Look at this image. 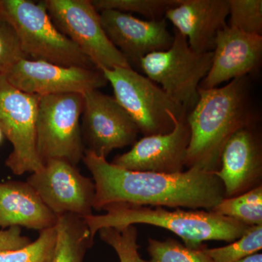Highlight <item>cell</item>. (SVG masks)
Returning <instances> with one entry per match:
<instances>
[{
	"mask_svg": "<svg viewBox=\"0 0 262 262\" xmlns=\"http://www.w3.org/2000/svg\"><path fill=\"white\" fill-rule=\"evenodd\" d=\"M27 182L58 216L72 214L85 219L94 214V182L69 162L48 160L31 173Z\"/></svg>",
	"mask_w": 262,
	"mask_h": 262,
	"instance_id": "30bf717a",
	"label": "cell"
},
{
	"mask_svg": "<svg viewBox=\"0 0 262 262\" xmlns=\"http://www.w3.org/2000/svg\"><path fill=\"white\" fill-rule=\"evenodd\" d=\"M56 227L39 232L38 238L13 251H0V262H52L56 251Z\"/></svg>",
	"mask_w": 262,
	"mask_h": 262,
	"instance_id": "603a6c76",
	"label": "cell"
},
{
	"mask_svg": "<svg viewBox=\"0 0 262 262\" xmlns=\"http://www.w3.org/2000/svg\"><path fill=\"white\" fill-rule=\"evenodd\" d=\"M3 137H4V134H3V131H2L1 128H0V144H1L2 141H3Z\"/></svg>",
	"mask_w": 262,
	"mask_h": 262,
	"instance_id": "f546056e",
	"label": "cell"
},
{
	"mask_svg": "<svg viewBox=\"0 0 262 262\" xmlns=\"http://www.w3.org/2000/svg\"><path fill=\"white\" fill-rule=\"evenodd\" d=\"M31 242L28 237L22 235L20 227H10L7 230L0 231V251L20 249Z\"/></svg>",
	"mask_w": 262,
	"mask_h": 262,
	"instance_id": "83f0119b",
	"label": "cell"
},
{
	"mask_svg": "<svg viewBox=\"0 0 262 262\" xmlns=\"http://www.w3.org/2000/svg\"><path fill=\"white\" fill-rule=\"evenodd\" d=\"M83 98L81 133L85 150L106 158L114 149L135 144L139 128L115 98L94 90Z\"/></svg>",
	"mask_w": 262,
	"mask_h": 262,
	"instance_id": "8fae6325",
	"label": "cell"
},
{
	"mask_svg": "<svg viewBox=\"0 0 262 262\" xmlns=\"http://www.w3.org/2000/svg\"><path fill=\"white\" fill-rule=\"evenodd\" d=\"M56 231L52 262H83L86 252L94 244L84 219L72 214L58 215Z\"/></svg>",
	"mask_w": 262,
	"mask_h": 262,
	"instance_id": "d6986e66",
	"label": "cell"
},
{
	"mask_svg": "<svg viewBox=\"0 0 262 262\" xmlns=\"http://www.w3.org/2000/svg\"><path fill=\"white\" fill-rule=\"evenodd\" d=\"M82 161L94 179V208L97 211L110 205L125 204L211 211L225 198L220 179L201 169L174 174L133 171L87 150Z\"/></svg>",
	"mask_w": 262,
	"mask_h": 262,
	"instance_id": "6da1fadb",
	"label": "cell"
},
{
	"mask_svg": "<svg viewBox=\"0 0 262 262\" xmlns=\"http://www.w3.org/2000/svg\"><path fill=\"white\" fill-rule=\"evenodd\" d=\"M27 58L14 29L0 15V75H5L17 61Z\"/></svg>",
	"mask_w": 262,
	"mask_h": 262,
	"instance_id": "4316f807",
	"label": "cell"
},
{
	"mask_svg": "<svg viewBox=\"0 0 262 262\" xmlns=\"http://www.w3.org/2000/svg\"><path fill=\"white\" fill-rule=\"evenodd\" d=\"M206 247L189 248L173 238H149L147 251L150 262H213L204 251Z\"/></svg>",
	"mask_w": 262,
	"mask_h": 262,
	"instance_id": "7402d4cb",
	"label": "cell"
},
{
	"mask_svg": "<svg viewBox=\"0 0 262 262\" xmlns=\"http://www.w3.org/2000/svg\"><path fill=\"white\" fill-rule=\"evenodd\" d=\"M190 130L184 119H176L173 130L165 134L144 136L130 151L117 155L111 163L133 171L174 174L186 167Z\"/></svg>",
	"mask_w": 262,
	"mask_h": 262,
	"instance_id": "4fadbf2b",
	"label": "cell"
},
{
	"mask_svg": "<svg viewBox=\"0 0 262 262\" xmlns=\"http://www.w3.org/2000/svg\"><path fill=\"white\" fill-rule=\"evenodd\" d=\"M83 95L63 94L40 96L36 121V147L42 164L63 160L77 166L84 149L80 118Z\"/></svg>",
	"mask_w": 262,
	"mask_h": 262,
	"instance_id": "8992f818",
	"label": "cell"
},
{
	"mask_svg": "<svg viewBox=\"0 0 262 262\" xmlns=\"http://www.w3.org/2000/svg\"><path fill=\"white\" fill-rule=\"evenodd\" d=\"M106 213L84 219L92 239L103 228L121 229L138 224L166 229L182 238L184 245L201 248L208 241L232 243L239 239L251 226L218 214L215 212L184 211L177 208L168 211L163 207L110 205L103 208Z\"/></svg>",
	"mask_w": 262,
	"mask_h": 262,
	"instance_id": "3957f363",
	"label": "cell"
},
{
	"mask_svg": "<svg viewBox=\"0 0 262 262\" xmlns=\"http://www.w3.org/2000/svg\"><path fill=\"white\" fill-rule=\"evenodd\" d=\"M225 189V198H233L261 186L262 141L258 125L245 127L227 141L220 168L214 173Z\"/></svg>",
	"mask_w": 262,
	"mask_h": 262,
	"instance_id": "2e32d148",
	"label": "cell"
},
{
	"mask_svg": "<svg viewBox=\"0 0 262 262\" xmlns=\"http://www.w3.org/2000/svg\"><path fill=\"white\" fill-rule=\"evenodd\" d=\"M101 71L113 87L114 98L144 136L168 134L173 130L176 119L187 117L180 103L132 67Z\"/></svg>",
	"mask_w": 262,
	"mask_h": 262,
	"instance_id": "5b68a950",
	"label": "cell"
},
{
	"mask_svg": "<svg viewBox=\"0 0 262 262\" xmlns=\"http://www.w3.org/2000/svg\"><path fill=\"white\" fill-rule=\"evenodd\" d=\"M4 75L16 89L39 96L84 95L108 84L103 72L97 68L63 67L28 58L19 60Z\"/></svg>",
	"mask_w": 262,
	"mask_h": 262,
	"instance_id": "7c38bea8",
	"label": "cell"
},
{
	"mask_svg": "<svg viewBox=\"0 0 262 262\" xmlns=\"http://www.w3.org/2000/svg\"><path fill=\"white\" fill-rule=\"evenodd\" d=\"M103 30L110 42L126 58L129 65L140 67L142 58L171 46L173 35L165 18L144 20L117 10L100 12Z\"/></svg>",
	"mask_w": 262,
	"mask_h": 262,
	"instance_id": "5bb4252c",
	"label": "cell"
},
{
	"mask_svg": "<svg viewBox=\"0 0 262 262\" xmlns=\"http://www.w3.org/2000/svg\"><path fill=\"white\" fill-rule=\"evenodd\" d=\"M0 15L14 29L28 59L63 67L96 68L80 48L57 29L44 2L0 0Z\"/></svg>",
	"mask_w": 262,
	"mask_h": 262,
	"instance_id": "277c9868",
	"label": "cell"
},
{
	"mask_svg": "<svg viewBox=\"0 0 262 262\" xmlns=\"http://www.w3.org/2000/svg\"><path fill=\"white\" fill-rule=\"evenodd\" d=\"M229 0H182L164 18L187 38L196 53H211L219 32L227 25Z\"/></svg>",
	"mask_w": 262,
	"mask_h": 262,
	"instance_id": "e0dca14e",
	"label": "cell"
},
{
	"mask_svg": "<svg viewBox=\"0 0 262 262\" xmlns=\"http://www.w3.org/2000/svg\"><path fill=\"white\" fill-rule=\"evenodd\" d=\"M57 29L75 43L98 70L131 67L106 36L91 0H45Z\"/></svg>",
	"mask_w": 262,
	"mask_h": 262,
	"instance_id": "ba28073f",
	"label": "cell"
},
{
	"mask_svg": "<svg viewBox=\"0 0 262 262\" xmlns=\"http://www.w3.org/2000/svg\"><path fill=\"white\" fill-rule=\"evenodd\" d=\"M100 238L116 251L120 262H150L141 258L138 244V231L134 225L117 229L103 228L98 231Z\"/></svg>",
	"mask_w": 262,
	"mask_h": 262,
	"instance_id": "484cf974",
	"label": "cell"
},
{
	"mask_svg": "<svg viewBox=\"0 0 262 262\" xmlns=\"http://www.w3.org/2000/svg\"><path fill=\"white\" fill-rule=\"evenodd\" d=\"M182 0H91L98 12L106 10L122 13H136L149 20L164 18L168 10L180 4Z\"/></svg>",
	"mask_w": 262,
	"mask_h": 262,
	"instance_id": "44dd1931",
	"label": "cell"
},
{
	"mask_svg": "<svg viewBox=\"0 0 262 262\" xmlns=\"http://www.w3.org/2000/svg\"><path fill=\"white\" fill-rule=\"evenodd\" d=\"M173 32L171 46L144 57L140 68L189 113L199 100L198 89L211 69L213 52L196 53L189 47L187 38L175 29Z\"/></svg>",
	"mask_w": 262,
	"mask_h": 262,
	"instance_id": "52a82bcc",
	"label": "cell"
},
{
	"mask_svg": "<svg viewBox=\"0 0 262 262\" xmlns=\"http://www.w3.org/2000/svg\"><path fill=\"white\" fill-rule=\"evenodd\" d=\"M40 96L20 91L0 75V128L13 150L5 165L17 176L42 168L36 147V121Z\"/></svg>",
	"mask_w": 262,
	"mask_h": 262,
	"instance_id": "9c48e42d",
	"label": "cell"
},
{
	"mask_svg": "<svg viewBox=\"0 0 262 262\" xmlns=\"http://www.w3.org/2000/svg\"><path fill=\"white\" fill-rule=\"evenodd\" d=\"M236 262H262V254L258 252L253 253Z\"/></svg>",
	"mask_w": 262,
	"mask_h": 262,
	"instance_id": "f1b7e54d",
	"label": "cell"
},
{
	"mask_svg": "<svg viewBox=\"0 0 262 262\" xmlns=\"http://www.w3.org/2000/svg\"><path fill=\"white\" fill-rule=\"evenodd\" d=\"M262 60V36L226 26L219 32L209 72L199 89H212L223 82L257 74Z\"/></svg>",
	"mask_w": 262,
	"mask_h": 262,
	"instance_id": "9a60e30c",
	"label": "cell"
},
{
	"mask_svg": "<svg viewBox=\"0 0 262 262\" xmlns=\"http://www.w3.org/2000/svg\"><path fill=\"white\" fill-rule=\"evenodd\" d=\"M262 248V225L252 226L239 239L224 247L204 248L213 262H236Z\"/></svg>",
	"mask_w": 262,
	"mask_h": 262,
	"instance_id": "cb8c5ba5",
	"label": "cell"
},
{
	"mask_svg": "<svg viewBox=\"0 0 262 262\" xmlns=\"http://www.w3.org/2000/svg\"><path fill=\"white\" fill-rule=\"evenodd\" d=\"M198 92L199 100L187 115L190 141L186 167L215 173L227 141L241 129L258 125L259 114L249 76Z\"/></svg>",
	"mask_w": 262,
	"mask_h": 262,
	"instance_id": "7a4b0ae2",
	"label": "cell"
},
{
	"mask_svg": "<svg viewBox=\"0 0 262 262\" xmlns=\"http://www.w3.org/2000/svg\"><path fill=\"white\" fill-rule=\"evenodd\" d=\"M228 16L229 27L261 36V0H229Z\"/></svg>",
	"mask_w": 262,
	"mask_h": 262,
	"instance_id": "d4e9b609",
	"label": "cell"
},
{
	"mask_svg": "<svg viewBox=\"0 0 262 262\" xmlns=\"http://www.w3.org/2000/svg\"><path fill=\"white\" fill-rule=\"evenodd\" d=\"M211 211L251 227L262 225V185L238 196L224 198Z\"/></svg>",
	"mask_w": 262,
	"mask_h": 262,
	"instance_id": "ffe728a7",
	"label": "cell"
},
{
	"mask_svg": "<svg viewBox=\"0 0 262 262\" xmlns=\"http://www.w3.org/2000/svg\"><path fill=\"white\" fill-rule=\"evenodd\" d=\"M58 215L27 182H0V228L18 227L41 231L56 227Z\"/></svg>",
	"mask_w": 262,
	"mask_h": 262,
	"instance_id": "ac0fdd59",
	"label": "cell"
}]
</instances>
